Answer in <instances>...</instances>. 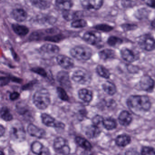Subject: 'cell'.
<instances>
[{
	"label": "cell",
	"mask_w": 155,
	"mask_h": 155,
	"mask_svg": "<svg viewBox=\"0 0 155 155\" xmlns=\"http://www.w3.org/2000/svg\"><path fill=\"white\" fill-rule=\"evenodd\" d=\"M104 119L102 116L99 115H96L93 118L92 122H93V125L96 126H99L101 124H103V121Z\"/></svg>",
	"instance_id": "39"
},
{
	"label": "cell",
	"mask_w": 155,
	"mask_h": 155,
	"mask_svg": "<svg viewBox=\"0 0 155 155\" xmlns=\"http://www.w3.org/2000/svg\"><path fill=\"white\" fill-rule=\"evenodd\" d=\"M12 137L15 140L17 141H22L25 138V132L23 129L20 127H13L11 132Z\"/></svg>",
	"instance_id": "22"
},
{
	"label": "cell",
	"mask_w": 155,
	"mask_h": 155,
	"mask_svg": "<svg viewBox=\"0 0 155 155\" xmlns=\"http://www.w3.org/2000/svg\"><path fill=\"white\" fill-rule=\"evenodd\" d=\"M151 25H152V26H153V27L155 28V19L152 21V23H151Z\"/></svg>",
	"instance_id": "48"
},
{
	"label": "cell",
	"mask_w": 155,
	"mask_h": 155,
	"mask_svg": "<svg viewBox=\"0 0 155 155\" xmlns=\"http://www.w3.org/2000/svg\"><path fill=\"white\" fill-rule=\"evenodd\" d=\"M0 115L4 121L9 122L13 119V116L7 107H2L0 110Z\"/></svg>",
	"instance_id": "30"
},
{
	"label": "cell",
	"mask_w": 155,
	"mask_h": 155,
	"mask_svg": "<svg viewBox=\"0 0 155 155\" xmlns=\"http://www.w3.org/2000/svg\"><path fill=\"white\" fill-rule=\"evenodd\" d=\"M56 60L58 64L65 69L69 70L71 69L74 65L73 60L71 58L63 55H58L56 58Z\"/></svg>",
	"instance_id": "11"
},
{
	"label": "cell",
	"mask_w": 155,
	"mask_h": 155,
	"mask_svg": "<svg viewBox=\"0 0 155 155\" xmlns=\"http://www.w3.org/2000/svg\"><path fill=\"white\" fill-rule=\"evenodd\" d=\"M125 155H140L137 151L134 149H129L126 152Z\"/></svg>",
	"instance_id": "43"
},
{
	"label": "cell",
	"mask_w": 155,
	"mask_h": 155,
	"mask_svg": "<svg viewBox=\"0 0 155 155\" xmlns=\"http://www.w3.org/2000/svg\"><path fill=\"white\" fill-rule=\"evenodd\" d=\"M78 96L84 102L90 103L93 99V93L87 89H80L78 92Z\"/></svg>",
	"instance_id": "20"
},
{
	"label": "cell",
	"mask_w": 155,
	"mask_h": 155,
	"mask_svg": "<svg viewBox=\"0 0 155 155\" xmlns=\"http://www.w3.org/2000/svg\"><path fill=\"white\" fill-rule=\"evenodd\" d=\"M83 39L88 43L95 45L101 42V35L98 32L90 31L85 33Z\"/></svg>",
	"instance_id": "9"
},
{
	"label": "cell",
	"mask_w": 155,
	"mask_h": 155,
	"mask_svg": "<svg viewBox=\"0 0 155 155\" xmlns=\"http://www.w3.org/2000/svg\"><path fill=\"white\" fill-rule=\"evenodd\" d=\"M133 120L131 114L126 111H124L120 113L118 116L119 123L123 126L129 125Z\"/></svg>",
	"instance_id": "16"
},
{
	"label": "cell",
	"mask_w": 155,
	"mask_h": 155,
	"mask_svg": "<svg viewBox=\"0 0 155 155\" xmlns=\"http://www.w3.org/2000/svg\"><path fill=\"white\" fill-rule=\"evenodd\" d=\"M41 117L43 123L46 126L62 129H63L65 127V125L63 123L57 121L52 116L47 114H42Z\"/></svg>",
	"instance_id": "8"
},
{
	"label": "cell",
	"mask_w": 155,
	"mask_h": 155,
	"mask_svg": "<svg viewBox=\"0 0 155 155\" xmlns=\"http://www.w3.org/2000/svg\"><path fill=\"white\" fill-rule=\"evenodd\" d=\"M94 28L96 30H99V31L103 32H110L114 29L112 26H110L108 25L104 24L95 25L94 26Z\"/></svg>",
	"instance_id": "36"
},
{
	"label": "cell",
	"mask_w": 155,
	"mask_h": 155,
	"mask_svg": "<svg viewBox=\"0 0 155 155\" xmlns=\"http://www.w3.org/2000/svg\"><path fill=\"white\" fill-rule=\"evenodd\" d=\"M32 152L37 155H50V151L39 142H35L31 146Z\"/></svg>",
	"instance_id": "13"
},
{
	"label": "cell",
	"mask_w": 155,
	"mask_h": 155,
	"mask_svg": "<svg viewBox=\"0 0 155 155\" xmlns=\"http://www.w3.org/2000/svg\"><path fill=\"white\" fill-rule=\"evenodd\" d=\"M103 2L101 0H84L81 2L84 8L88 10H98L102 7Z\"/></svg>",
	"instance_id": "12"
},
{
	"label": "cell",
	"mask_w": 155,
	"mask_h": 155,
	"mask_svg": "<svg viewBox=\"0 0 155 155\" xmlns=\"http://www.w3.org/2000/svg\"><path fill=\"white\" fill-rule=\"evenodd\" d=\"M33 102L39 109L44 110L47 108L51 103V96L48 90L42 88L36 91L33 96Z\"/></svg>",
	"instance_id": "2"
},
{
	"label": "cell",
	"mask_w": 155,
	"mask_h": 155,
	"mask_svg": "<svg viewBox=\"0 0 155 155\" xmlns=\"http://www.w3.org/2000/svg\"><path fill=\"white\" fill-rule=\"evenodd\" d=\"M31 71L41 76L42 77H45V78L48 77L47 72L44 69L41 68V67H34V68H32Z\"/></svg>",
	"instance_id": "37"
},
{
	"label": "cell",
	"mask_w": 155,
	"mask_h": 155,
	"mask_svg": "<svg viewBox=\"0 0 155 155\" xmlns=\"http://www.w3.org/2000/svg\"><path fill=\"white\" fill-rule=\"evenodd\" d=\"M138 44L142 49L147 52H151L155 49V40L149 34L141 36L138 41Z\"/></svg>",
	"instance_id": "4"
},
{
	"label": "cell",
	"mask_w": 155,
	"mask_h": 155,
	"mask_svg": "<svg viewBox=\"0 0 155 155\" xmlns=\"http://www.w3.org/2000/svg\"><path fill=\"white\" fill-rule=\"evenodd\" d=\"M12 80L13 82H17V83H20L21 82V79H19L16 77H12Z\"/></svg>",
	"instance_id": "47"
},
{
	"label": "cell",
	"mask_w": 155,
	"mask_h": 155,
	"mask_svg": "<svg viewBox=\"0 0 155 155\" xmlns=\"http://www.w3.org/2000/svg\"><path fill=\"white\" fill-rule=\"evenodd\" d=\"M141 155H155V150L150 147H144L141 151Z\"/></svg>",
	"instance_id": "38"
},
{
	"label": "cell",
	"mask_w": 155,
	"mask_h": 155,
	"mask_svg": "<svg viewBox=\"0 0 155 155\" xmlns=\"http://www.w3.org/2000/svg\"><path fill=\"white\" fill-rule=\"evenodd\" d=\"M103 125L107 130H112L116 128L117 125L114 119L113 118H107L104 119L103 121Z\"/></svg>",
	"instance_id": "31"
},
{
	"label": "cell",
	"mask_w": 155,
	"mask_h": 155,
	"mask_svg": "<svg viewBox=\"0 0 155 155\" xmlns=\"http://www.w3.org/2000/svg\"><path fill=\"white\" fill-rule=\"evenodd\" d=\"M20 97V94L17 92H15L10 94V98L12 101H15Z\"/></svg>",
	"instance_id": "42"
},
{
	"label": "cell",
	"mask_w": 155,
	"mask_h": 155,
	"mask_svg": "<svg viewBox=\"0 0 155 155\" xmlns=\"http://www.w3.org/2000/svg\"><path fill=\"white\" fill-rule=\"evenodd\" d=\"M116 143L120 147H125L131 143V137L126 134L118 136L116 139Z\"/></svg>",
	"instance_id": "23"
},
{
	"label": "cell",
	"mask_w": 155,
	"mask_h": 155,
	"mask_svg": "<svg viewBox=\"0 0 155 155\" xmlns=\"http://www.w3.org/2000/svg\"><path fill=\"white\" fill-rule=\"evenodd\" d=\"M31 2L34 6L43 10L49 8L51 5V2L48 1H32Z\"/></svg>",
	"instance_id": "29"
},
{
	"label": "cell",
	"mask_w": 155,
	"mask_h": 155,
	"mask_svg": "<svg viewBox=\"0 0 155 155\" xmlns=\"http://www.w3.org/2000/svg\"><path fill=\"white\" fill-rule=\"evenodd\" d=\"M27 131L30 135L38 138H42L45 134L44 130L37 127L36 126L32 124H31L28 126Z\"/></svg>",
	"instance_id": "15"
},
{
	"label": "cell",
	"mask_w": 155,
	"mask_h": 155,
	"mask_svg": "<svg viewBox=\"0 0 155 155\" xmlns=\"http://www.w3.org/2000/svg\"><path fill=\"white\" fill-rule=\"evenodd\" d=\"M102 87L104 91L109 95H114L116 93V86L112 82L106 81L103 83Z\"/></svg>",
	"instance_id": "24"
},
{
	"label": "cell",
	"mask_w": 155,
	"mask_h": 155,
	"mask_svg": "<svg viewBox=\"0 0 155 155\" xmlns=\"http://www.w3.org/2000/svg\"><path fill=\"white\" fill-rule=\"evenodd\" d=\"M33 83H28V84L25 85L24 86H23L22 89L24 90H28L30 89V88H31L33 85Z\"/></svg>",
	"instance_id": "45"
},
{
	"label": "cell",
	"mask_w": 155,
	"mask_h": 155,
	"mask_svg": "<svg viewBox=\"0 0 155 155\" xmlns=\"http://www.w3.org/2000/svg\"><path fill=\"white\" fill-rule=\"evenodd\" d=\"M147 5L148 6L155 9V1H149L147 2Z\"/></svg>",
	"instance_id": "44"
},
{
	"label": "cell",
	"mask_w": 155,
	"mask_h": 155,
	"mask_svg": "<svg viewBox=\"0 0 155 155\" xmlns=\"http://www.w3.org/2000/svg\"><path fill=\"white\" fill-rule=\"evenodd\" d=\"M12 17L15 21L22 22L25 21L27 18V13L22 9H15L13 10L11 13Z\"/></svg>",
	"instance_id": "17"
},
{
	"label": "cell",
	"mask_w": 155,
	"mask_h": 155,
	"mask_svg": "<svg viewBox=\"0 0 155 155\" xmlns=\"http://www.w3.org/2000/svg\"><path fill=\"white\" fill-rule=\"evenodd\" d=\"M139 86L141 90L151 93L154 88L155 82L150 76L145 75L142 76L139 81Z\"/></svg>",
	"instance_id": "7"
},
{
	"label": "cell",
	"mask_w": 155,
	"mask_h": 155,
	"mask_svg": "<svg viewBox=\"0 0 155 155\" xmlns=\"http://www.w3.org/2000/svg\"><path fill=\"white\" fill-rule=\"evenodd\" d=\"M57 94L60 99L64 101H68L69 97L66 93V91L64 88L61 87H58L57 88Z\"/></svg>",
	"instance_id": "35"
},
{
	"label": "cell",
	"mask_w": 155,
	"mask_h": 155,
	"mask_svg": "<svg viewBox=\"0 0 155 155\" xmlns=\"http://www.w3.org/2000/svg\"><path fill=\"white\" fill-rule=\"evenodd\" d=\"M121 55L122 58L128 62H133L136 60L134 52L128 48H123L121 50Z\"/></svg>",
	"instance_id": "18"
},
{
	"label": "cell",
	"mask_w": 155,
	"mask_h": 155,
	"mask_svg": "<svg viewBox=\"0 0 155 155\" xmlns=\"http://www.w3.org/2000/svg\"><path fill=\"white\" fill-rule=\"evenodd\" d=\"M99 56L100 59L103 61H107L115 58L116 53L112 49H105L99 52Z\"/></svg>",
	"instance_id": "19"
},
{
	"label": "cell",
	"mask_w": 155,
	"mask_h": 155,
	"mask_svg": "<svg viewBox=\"0 0 155 155\" xmlns=\"http://www.w3.org/2000/svg\"><path fill=\"white\" fill-rule=\"evenodd\" d=\"M87 22L84 19H77L71 23V26L74 28H79L85 27Z\"/></svg>",
	"instance_id": "34"
},
{
	"label": "cell",
	"mask_w": 155,
	"mask_h": 155,
	"mask_svg": "<svg viewBox=\"0 0 155 155\" xmlns=\"http://www.w3.org/2000/svg\"><path fill=\"white\" fill-rule=\"evenodd\" d=\"M71 54L73 57L79 61H87L92 56V51L87 46L78 45L72 48Z\"/></svg>",
	"instance_id": "3"
},
{
	"label": "cell",
	"mask_w": 155,
	"mask_h": 155,
	"mask_svg": "<svg viewBox=\"0 0 155 155\" xmlns=\"http://www.w3.org/2000/svg\"><path fill=\"white\" fill-rule=\"evenodd\" d=\"M13 30L16 34L20 36H25L29 32V29L24 25L14 24L12 25Z\"/></svg>",
	"instance_id": "27"
},
{
	"label": "cell",
	"mask_w": 155,
	"mask_h": 155,
	"mask_svg": "<svg viewBox=\"0 0 155 155\" xmlns=\"http://www.w3.org/2000/svg\"><path fill=\"white\" fill-rule=\"evenodd\" d=\"M60 52V48L57 45L51 44L44 45L40 48V52L43 55L46 56H54Z\"/></svg>",
	"instance_id": "10"
},
{
	"label": "cell",
	"mask_w": 155,
	"mask_h": 155,
	"mask_svg": "<svg viewBox=\"0 0 155 155\" xmlns=\"http://www.w3.org/2000/svg\"><path fill=\"white\" fill-rule=\"evenodd\" d=\"M62 15L63 17L65 20L67 21H71L79 17L80 15V12L77 11L69 10L63 11Z\"/></svg>",
	"instance_id": "25"
},
{
	"label": "cell",
	"mask_w": 155,
	"mask_h": 155,
	"mask_svg": "<svg viewBox=\"0 0 155 155\" xmlns=\"http://www.w3.org/2000/svg\"><path fill=\"white\" fill-rule=\"evenodd\" d=\"M54 147L55 151L63 155H69L71 153V148L67 141L62 137L55 138L54 142Z\"/></svg>",
	"instance_id": "5"
},
{
	"label": "cell",
	"mask_w": 155,
	"mask_h": 155,
	"mask_svg": "<svg viewBox=\"0 0 155 155\" xmlns=\"http://www.w3.org/2000/svg\"><path fill=\"white\" fill-rule=\"evenodd\" d=\"M123 40L119 37L115 36H111L107 40V43L112 46H117L123 43Z\"/></svg>",
	"instance_id": "33"
},
{
	"label": "cell",
	"mask_w": 155,
	"mask_h": 155,
	"mask_svg": "<svg viewBox=\"0 0 155 155\" xmlns=\"http://www.w3.org/2000/svg\"><path fill=\"white\" fill-rule=\"evenodd\" d=\"M11 81V78L8 77H0V86H3L8 84Z\"/></svg>",
	"instance_id": "41"
},
{
	"label": "cell",
	"mask_w": 155,
	"mask_h": 155,
	"mask_svg": "<svg viewBox=\"0 0 155 155\" xmlns=\"http://www.w3.org/2000/svg\"><path fill=\"white\" fill-rule=\"evenodd\" d=\"M123 29L125 31H131L135 30L137 27V25L133 24H124L122 25Z\"/></svg>",
	"instance_id": "40"
},
{
	"label": "cell",
	"mask_w": 155,
	"mask_h": 155,
	"mask_svg": "<svg viewBox=\"0 0 155 155\" xmlns=\"http://www.w3.org/2000/svg\"><path fill=\"white\" fill-rule=\"evenodd\" d=\"M127 103L131 110L138 112H147L152 106L149 97L145 95L131 96Z\"/></svg>",
	"instance_id": "1"
},
{
	"label": "cell",
	"mask_w": 155,
	"mask_h": 155,
	"mask_svg": "<svg viewBox=\"0 0 155 155\" xmlns=\"http://www.w3.org/2000/svg\"><path fill=\"white\" fill-rule=\"evenodd\" d=\"M75 141L78 145L85 150L90 151L92 149V146L90 143L83 137L77 136L75 138Z\"/></svg>",
	"instance_id": "28"
},
{
	"label": "cell",
	"mask_w": 155,
	"mask_h": 155,
	"mask_svg": "<svg viewBox=\"0 0 155 155\" xmlns=\"http://www.w3.org/2000/svg\"><path fill=\"white\" fill-rule=\"evenodd\" d=\"M5 133V129L2 125L0 124V137L3 136Z\"/></svg>",
	"instance_id": "46"
},
{
	"label": "cell",
	"mask_w": 155,
	"mask_h": 155,
	"mask_svg": "<svg viewBox=\"0 0 155 155\" xmlns=\"http://www.w3.org/2000/svg\"><path fill=\"white\" fill-rule=\"evenodd\" d=\"M97 72L98 75L105 79H108L110 77V73L106 68L102 65L97 66L96 67Z\"/></svg>",
	"instance_id": "32"
},
{
	"label": "cell",
	"mask_w": 155,
	"mask_h": 155,
	"mask_svg": "<svg viewBox=\"0 0 155 155\" xmlns=\"http://www.w3.org/2000/svg\"><path fill=\"white\" fill-rule=\"evenodd\" d=\"M73 5V3L71 1H61L58 0L55 2L56 7L62 11H67L70 10Z\"/></svg>",
	"instance_id": "26"
},
{
	"label": "cell",
	"mask_w": 155,
	"mask_h": 155,
	"mask_svg": "<svg viewBox=\"0 0 155 155\" xmlns=\"http://www.w3.org/2000/svg\"><path fill=\"white\" fill-rule=\"evenodd\" d=\"M0 155H4V153L3 152L0 151Z\"/></svg>",
	"instance_id": "49"
},
{
	"label": "cell",
	"mask_w": 155,
	"mask_h": 155,
	"mask_svg": "<svg viewBox=\"0 0 155 155\" xmlns=\"http://www.w3.org/2000/svg\"><path fill=\"white\" fill-rule=\"evenodd\" d=\"M73 80L79 84L86 85L91 82V77L87 72L81 70L75 71L72 75Z\"/></svg>",
	"instance_id": "6"
},
{
	"label": "cell",
	"mask_w": 155,
	"mask_h": 155,
	"mask_svg": "<svg viewBox=\"0 0 155 155\" xmlns=\"http://www.w3.org/2000/svg\"><path fill=\"white\" fill-rule=\"evenodd\" d=\"M57 80L62 86L66 88H70L71 86L70 76L67 72L62 71L57 75Z\"/></svg>",
	"instance_id": "14"
},
{
	"label": "cell",
	"mask_w": 155,
	"mask_h": 155,
	"mask_svg": "<svg viewBox=\"0 0 155 155\" xmlns=\"http://www.w3.org/2000/svg\"><path fill=\"white\" fill-rule=\"evenodd\" d=\"M86 134L90 138L97 137L101 133V130L99 126L92 125L88 126L86 130Z\"/></svg>",
	"instance_id": "21"
}]
</instances>
